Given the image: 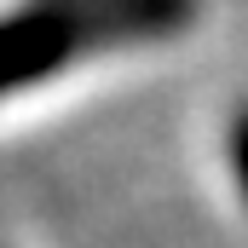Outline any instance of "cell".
<instances>
[{"label":"cell","mask_w":248,"mask_h":248,"mask_svg":"<svg viewBox=\"0 0 248 248\" xmlns=\"http://www.w3.org/2000/svg\"><path fill=\"white\" fill-rule=\"evenodd\" d=\"M190 12L196 0H23L0 17V98L87 52L168 41L190 23Z\"/></svg>","instance_id":"6da1fadb"},{"label":"cell","mask_w":248,"mask_h":248,"mask_svg":"<svg viewBox=\"0 0 248 248\" xmlns=\"http://www.w3.org/2000/svg\"><path fill=\"white\" fill-rule=\"evenodd\" d=\"M231 168H237V185H243V202H248V110L231 122Z\"/></svg>","instance_id":"7a4b0ae2"}]
</instances>
